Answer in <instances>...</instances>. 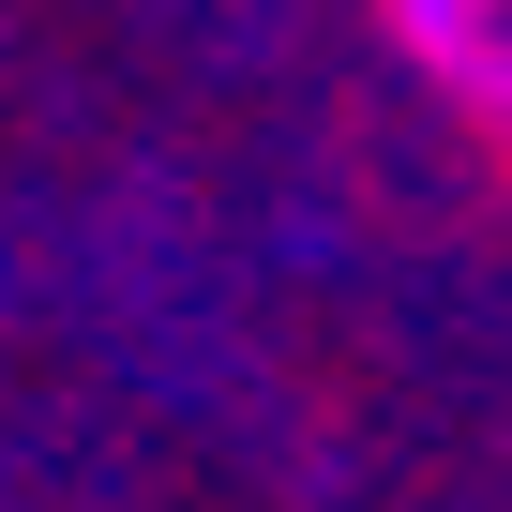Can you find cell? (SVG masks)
Listing matches in <instances>:
<instances>
[{
    "mask_svg": "<svg viewBox=\"0 0 512 512\" xmlns=\"http://www.w3.org/2000/svg\"><path fill=\"white\" fill-rule=\"evenodd\" d=\"M377 31L437 91V121H467L482 151H512V0H377Z\"/></svg>",
    "mask_w": 512,
    "mask_h": 512,
    "instance_id": "1",
    "label": "cell"
}]
</instances>
